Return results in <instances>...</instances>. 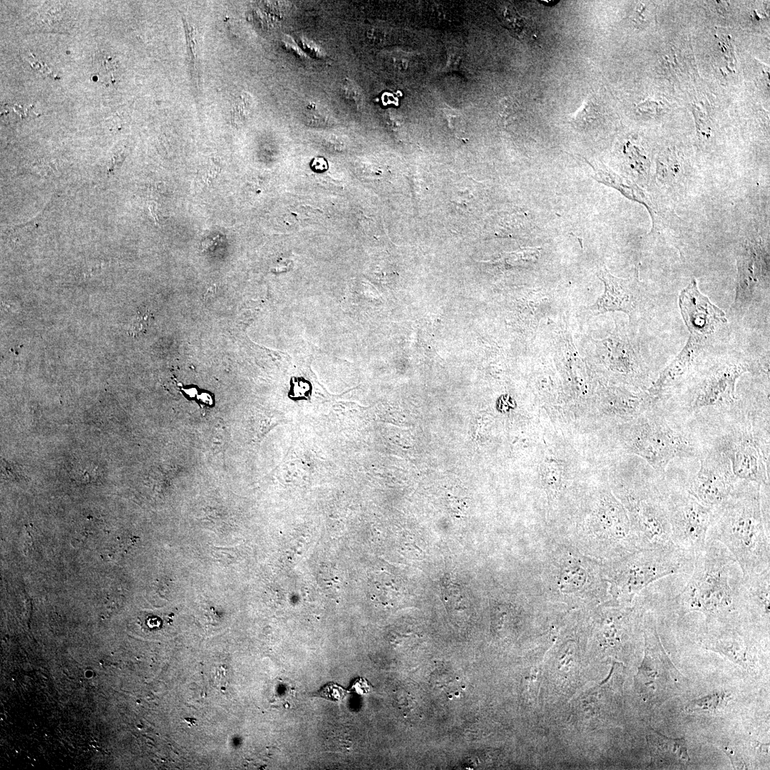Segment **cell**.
Here are the masks:
<instances>
[{
    "instance_id": "5bb4252c",
    "label": "cell",
    "mask_w": 770,
    "mask_h": 770,
    "mask_svg": "<svg viewBox=\"0 0 770 770\" xmlns=\"http://www.w3.org/2000/svg\"><path fill=\"white\" fill-rule=\"evenodd\" d=\"M705 343L689 337L686 344L673 360L659 374L648 389L653 406L659 403L670 391L685 379L695 364Z\"/></svg>"
},
{
    "instance_id": "5b68a950",
    "label": "cell",
    "mask_w": 770,
    "mask_h": 770,
    "mask_svg": "<svg viewBox=\"0 0 770 770\" xmlns=\"http://www.w3.org/2000/svg\"><path fill=\"white\" fill-rule=\"evenodd\" d=\"M625 441L630 450L643 457L662 477H666L670 462L699 458L702 451L696 435L672 423L658 407L657 412L630 428Z\"/></svg>"
},
{
    "instance_id": "ac0fdd59",
    "label": "cell",
    "mask_w": 770,
    "mask_h": 770,
    "mask_svg": "<svg viewBox=\"0 0 770 770\" xmlns=\"http://www.w3.org/2000/svg\"><path fill=\"white\" fill-rule=\"evenodd\" d=\"M184 21V27L186 34V39L188 43V50L189 59L190 61V69L192 72V76H195L197 80L198 71L200 68V47L198 38H197V33L193 26L189 25L185 20Z\"/></svg>"
},
{
    "instance_id": "30bf717a",
    "label": "cell",
    "mask_w": 770,
    "mask_h": 770,
    "mask_svg": "<svg viewBox=\"0 0 770 770\" xmlns=\"http://www.w3.org/2000/svg\"><path fill=\"white\" fill-rule=\"evenodd\" d=\"M597 274L604 284V292L590 307L593 315L622 312L633 319L645 309L648 297L637 274L629 278H620L602 266Z\"/></svg>"
},
{
    "instance_id": "ffe728a7",
    "label": "cell",
    "mask_w": 770,
    "mask_h": 770,
    "mask_svg": "<svg viewBox=\"0 0 770 770\" xmlns=\"http://www.w3.org/2000/svg\"><path fill=\"white\" fill-rule=\"evenodd\" d=\"M253 108V99L247 93H242L233 108L232 117L235 123H243L250 115Z\"/></svg>"
},
{
    "instance_id": "44dd1931",
    "label": "cell",
    "mask_w": 770,
    "mask_h": 770,
    "mask_svg": "<svg viewBox=\"0 0 770 770\" xmlns=\"http://www.w3.org/2000/svg\"><path fill=\"white\" fill-rule=\"evenodd\" d=\"M585 580V571L580 568H575L564 571L561 575L560 584L562 588L574 590L580 587Z\"/></svg>"
},
{
    "instance_id": "9a60e30c",
    "label": "cell",
    "mask_w": 770,
    "mask_h": 770,
    "mask_svg": "<svg viewBox=\"0 0 770 770\" xmlns=\"http://www.w3.org/2000/svg\"><path fill=\"white\" fill-rule=\"evenodd\" d=\"M652 764L657 768L682 766L689 761L684 739H672L652 730L647 736Z\"/></svg>"
},
{
    "instance_id": "4316f807",
    "label": "cell",
    "mask_w": 770,
    "mask_h": 770,
    "mask_svg": "<svg viewBox=\"0 0 770 770\" xmlns=\"http://www.w3.org/2000/svg\"><path fill=\"white\" fill-rule=\"evenodd\" d=\"M324 145L330 150L342 151L344 144L337 136L329 135L324 139Z\"/></svg>"
},
{
    "instance_id": "e0dca14e",
    "label": "cell",
    "mask_w": 770,
    "mask_h": 770,
    "mask_svg": "<svg viewBox=\"0 0 770 770\" xmlns=\"http://www.w3.org/2000/svg\"><path fill=\"white\" fill-rule=\"evenodd\" d=\"M302 116L306 125L312 127H326L333 123L328 111L314 103H309L304 108Z\"/></svg>"
},
{
    "instance_id": "7402d4cb",
    "label": "cell",
    "mask_w": 770,
    "mask_h": 770,
    "mask_svg": "<svg viewBox=\"0 0 770 770\" xmlns=\"http://www.w3.org/2000/svg\"><path fill=\"white\" fill-rule=\"evenodd\" d=\"M724 700L722 694L716 693L695 700L687 709L688 711H714Z\"/></svg>"
},
{
    "instance_id": "f1b7e54d",
    "label": "cell",
    "mask_w": 770,
    "mask_h": 770,
    "mask_svg": "<svg viewBox=\"0 0 770 770\" xmlns=\"http://www.w3.org/2000/svg\"><path fill=\"white\" fill-rule=\"evenodd\" d=\"M448 56L447 66H451V68H454L460 61V53L457 50L453 51V48H451L448 52Z\"/></svg>"
},
{
    "instance_id": "7c38bea8",
    "label": "cell",
    "mask_w": 770,
    "mask_h": 770,
    "mask_svg": "<svg viewBox=\"0 0 770 770\" xmlns=\"http://www.w3.org/2000/svg\"><path fill=\"white\" fill-rule=\"evenodd\" d=\"M679 307L689 336L704 343L727 322L724 312L699 291L694 279L680 292Z\"/></svg>"
},
{
    "instance_id": "83f0119b",
    "label": "cell",
    "mask_w": 770,
    "mask_h": 770,
    "mask_svg": "<svg viewBox=\"0 0 770 770\" xmlns=\"http://www.w3.org/2000/svg\"><path fill=\"white\" fill-rule=\"evenodd\" d=\"M351 689L360 694H366L371 691L370 685L367 681L361 677H358L354 680Z\"/></svg>"
},
{
    "instance_id": "8fae6325",
    "label": "cell",
    "mask_w": 770,
    "mask_h": 770,
    "mask_svg": "<svg viewBox=\"0 0 770 770\" xmlns=\"http://www.w3.org/2000/svg\"><path fill=\"white\" fill-rule=\"evenodd\" d=\"M645 635V657L639 674H641L642 684L647 687V694L660 699L672 693L684 677L667 656L654 620L651 618Z\"/></svg>"
},
{
    "instance_id": "ba28073f",
    "label": "cell",
    "mask_w": 770,
    "mask_h": 770,
    "mask_svg": "<svg viewBox=\"0 0 770 770\" xmlns=\"http://www.w3.org/2000/svg\"><path fill=\"white\" fill-rule=\"evenodd\" d=\"M702 444L698 471L687 481L675 483L700 503L714 510L730 497L739 480L722 452Z\"/></svg>"
},
{
    "instance_id": "603a6c76",
    "label": "cell",
    "mask_w": 770,
    "mask_h": 770,
    "mask_svg": "<svg viewBox=\"0 0 770 770\" xmlns=\"http://www.w3.org/2000/svg\"><path fill=\"white\" fill-rule=\"evenodd\" d=\"M597 110L596 106L591 101H587L582 108L575 115L573 120L577 126L581 128L588 127L596 121Z\"/></svg>"
},
{
    "instance_id": "d6986e66",
    "label": "cell",
    "mask_w": 770,
    "mask_h": 770,
    "mask_svg": "<svg viewBox=\"0 0 770 770\" xmlns=\"http://www.w3.org/2000/svg\"><path fill=\"white\" fill-rule=\"evenodd\" d=\"M342 96L348 104L359 109L364 103L363 93L359 86L349 78H346L341 88Z\"/></svg>"
},
{
    "instance_id": "6da1fadb",
    "label": "cell",
    "mask_w": 770,
    "mask_h": 770,
    "mask_svg": "<svg viewBox=\"0 0 770 770\" xmlns=\"http://www.w3.org/2000/svg\"><path fill=\"white\" fill-rule=\"evenodd\" d=\"M656 582L647 595L651 604L672 608L681 616L703 614V634L736 629L734 620L742 612L743 575L719 541L707 538L704 549L695 555L690 574L672 575Z\"/></svg>"
},
{
    "instance_id": "9c48e42d",
    "label": "cell",
    "mask_w": 770,
    "mask_h": 770,
    "mask_svg": "<svg viewBox=\"0 0 770 770\" xmlns=\"http://www.w3.org/2000/svg\"><path fill=\"white\" fill-rule=\"evenodd\" d=\"M736 270L735 297L731 309L734 313L741 314L752 304L757 289L769 285V254L760 241L746 240L739 245Z\"/></svg>"
},
{
    "instance_id": "4fadbf2b",
    "label": "cell",
    "mask_w": 770,
    "mask_h": 770,
    "mask_svg": "<svg viewBox=\"0 0 770 770\" xmlns=\"http://www.w3.org/2000/svg\"><path fill=\"white\" fill-rule=\"evenodd\" d=\"M604 361L613 372L630 379H647L648 371L625 329L617 324L607 339L600 341Z\"/></svg>"
},
{
    "instance_id": "d4e9b609",
    "label": "cell",
    "mask_w": 770,
    "mask_h": 770,
    "mask_svg": "<svg viewBox=\"0 0 770 770\" xmlns=\"http://www.w3.org/2000/svg\"><path fill=\"white\" fill-rule=\"evenodd\" d=\"M150 318L151 313L148 310H145L143 312H138L130 324L129 334L136 337L144 332L149 325Z\"/></svg>"
},
{
    "instance_id": "7a4b0ae2",
    "label": "cell",
    "mask_w": 770,
    "mask_h": 770,
    "mask_svg": "<svg viewBox=\"0 0 770 770\" xmlns=\"http://www.w3.org/2000/svg\"><path fill=\"white\" fill-rule=\"evenodd\" d=\"M761 510V486L739 480L730 497L712 510L707 538L723 544L743 576L770 568V538Z\"/></svg>"
},
{
    "instance_id": "484cf974",
    "label": "cell",
    "mask_w": 770,
    "mask_h": 770,
    "mask_svg": "<svg viewBox=\"0 0 770 770\" xmlns=\"http://www.w3.org/2000/svg\"><path fill=\"white\" fill-rule=\"evenodd\" d=\"M442 112L453 130H458L463 128L464 119L460 111L446 106L442 108Z\"/></svg>"
},
{
    "instance_id": "52a82bcc",
    "label": "cell",
    "mask_w": 770,
    "mask_h": 770,
    "mask_svg": "<svg viewBox=\"0 0 770 770\" xmlns=\"http://www.w3.org/2000/svg\"><path fill=\"white\" fill-rule=\"evenodd\" d=\"M667 483L665 505L672 543L695 556L706 545L712 510L700 503L675 482L667 479Z\"/></svg>"
},
{
    "instance_id": "2e32d148",
    "label": "cell",
    "mask_w": 770,
    "mask_h": 770,
    "mask_svg": "<svg viewBox=\"0 0 770 770\" xmlns=\"http://www.w3.org/2000/svg\"><path fill=\"white\" fill-rule=\"evenodd\" d=\"M440 584L442 600L448 612L456 617L467 610L468 601L466 593L451 575L445 574Z\"/></svg>"
},
{
    "instance_id": "277c9868",
    "label": "cell",
    "mask_w": 770,
    "mask_h": 770,
    "mask_svg": "<svg viewBox=\"0 0 770 770\" xmlns=\"http://www.w3.org/2000/svg\"><path fill=\"white\" fill-rule=\"evenodd\" d=\"M746 373H766V368L752 359H731L709 368L691 389L678 411L682 416L673 423L682 428L686 421L699 419L707 421L709 426L715 419L716 411H719L718 420L722 411H725L726 414V411L735 404L736 384Z\"/></svg>"
},
{
    "instance_id": "cb8c5ba5",
    "label": "cell",
    "mask_w": 770,
    "mask_h": 770,
    "mask_svg": "<svg viewBox=\"0 0 770 770\" xmlns=\"http://www.w3.org/2000/svg\"><path fill=\"white\" fill-rule=\"evenodd\" d=\"M346 693L347 691L342 687L339 686L335 683L329 682L314 694L326 699L337 702L342 699Z\"/></svg>"
},
{
    "instance_id": "8992f818",
    "label": "cell",
    "mask_w": 770,
    "mask_h": 770,
    "mask_svg": "<svg viewBox=\"0 0 770 770\" xmlns=\"http://www.w3.org/2000/svg\"><path fill=\"white\" fill-rule=\"evenodd\" d=\"M644 549L616 570L617 592L622 596H632L667 576L692 571L695 556L674 543Z\"/></svg>"
},
{
    "instance_id": "3957f363",
    "label": "cell",
    "mask_w": 770,
    "mask_h": 770,
    "mask_svg": "<svg viewBox=\"0 0 770 770\" xmlns=\"http://www.w3.org/2000/svg\"><path fill=\"white\" fill-rule=\"evenodd\" d=\"M712 427L702 443L722 452L739 480L769 487V406L734 410Z\"/></svg>"
}]
</instances>
